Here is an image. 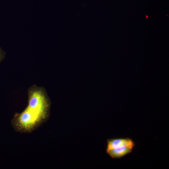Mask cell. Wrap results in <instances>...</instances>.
<instances>
[{"label": "cell", "instance_id": "cell-1", "mask_svg": "<svg viewBox=\"0 0 169 169\" xmlns=\"http://www.w3.org/2000/svg\"><path fill=\"white\" fill-rule=\"evenodd\" d=\"M49 105L48 100L41 90H32L29 93L27 107L11 120L15 131L24 133L34 131L48 119Z\"/></svg>", "mask_w": 169, "mask_h": 169}, {"label": "cell", "instance_id": "cell-2", "mask_svg": "<svg viewBox=\"0 0 169 169\" xmlns=\"http://www.w3.org/2000/svg\"><path fill=\"white\" fill-rule=\"evenodd\" d=\"M134 147L133 141L129 138L109 139L107 140L106 151L123 146Z\"/></svg>", "mask_w": 169, "mask_h": 169}, {"label": "cell", "instance_id": "cell-3", "mask_svg": "<svg viewBox=\"0 0 169 169\" xmlns=\"http://www.w3.org/2000/svg\"><path fill=\"white\" fill-rule=\"evenodd\" d=\"M133 147L123 146L106 151V153L113 158H121L131 153Z\"/></svg>", "mask_w": 169, "mask_h": 169}, {"label": "cell", "instance_id": "cell-4", "mask_svg": "<svg viewBox=\"0 0 169 169\" xmlns=\"http://www.w3.org/2000/svg\"><path fill=\"white\" fill-rule=\"evenodd\" d=\"M6 53L4 50L0 47V63L4 59Z\"/></svg>", "mask_w": 169, "mask_h": 169}]
</instances>
